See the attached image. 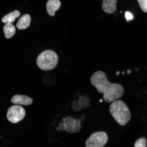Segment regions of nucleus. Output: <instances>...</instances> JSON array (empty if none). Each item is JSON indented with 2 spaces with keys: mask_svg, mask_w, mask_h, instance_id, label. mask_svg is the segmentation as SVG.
I'll list each match as a JSON object with an SVG mask.
<instances>
[{
  "mask_svg": "<svg viewBox=\"0 0 147 147\" xmlns=\"http://www.w3.org/2000/svg\"><path fill=\"white\" fill-rule=\"evenodd\" d=\"M146 140L144 138L138 139L136 141L134 147H146Z\"/></svg>",
  "mask_w": 147,
  "mask_h": 147,
  "instance_id": "nucleus-14",
  "label": "nucleus"
},
{
  "mask_svg": "<svg viewBox=\"0 0 147 147\" xmlns=\"http://www.w3.org/2000/svg\"><path fill=\"white\" fill-rule=\"evenodd\" d=\"M100 102H102V100H100Z\"/></svg>",
  "mask_w": 147,
  "mask_h": 147,
  "instance_id": "nucleus-23",
  "label": "nucleus"
},
{
  "mask_svg": "<svg viewBox=\"0 0 147 147\" xmlns=\"http://www.w3.org/2000/svg\"><path fill=\"white\" fill-rule=\"evenodd\" d=\"M63 119L65 126V130L67 133H75L80 131L81 125L80 119L68 117L63 118Z\"/></svg>",
  "mask_w": 147,
  "mask_h": 147,
  "instance_id": "nucleus-6",
  "label": "nucleus"
},
{
  "mask_svg": "<svg viewBox=\"0 0 147 147\" xmlns=\"http://www.w3.org/2000/svg\"><path fill=\"white\" fill-rule=\"evenodd\" d=\"M78 101L82 108H87L90 105L89 99L86 96L80 97Z\"/></svg>",
  "mask_w": 147,
  "mask_h": 147,
  "instance_id": "nucleus-13",
  "label": "nucleus"
},
{
  "mask_svg": "<svg viewBox=\"0 0 147 147\" xmlns=\"http://www.w3.org/2000/svg\"><path fill=\"white\" fill-rule=\"evenodd\" d=\"M131 71L130 70V69L128 70L127 71V73L128 74H129L130 73H131Z\"/></svg>",
  "mask_w": 147,
  "mask_h": 147,
  "instance_id": "nucleus-20",
  "label": "nucleus"
},
{
  "mask_svg": "<svg viewBox=\"0 0 147 147\" xmlns=\"http://www.w3.org/2000/svg\"><path fill=\"white\" fill-rule=\"evenodd\" d=\"M20 15V12L18 11H14L4 16L2 19V21L4 23H11L13 22L16 18L19 17Z\"/></svg>",
  "mask_w": 147,
  "mask_h": 147,
  "instance_id": "nucleus-11",
  "label": "nucleus"
},
{
  "mask_svg": "<svg viewBox=\"0 0 147 147\" xmlns=\"http://www.w3.org/2000/svg\"><path fill=\"white\" fill-rule=\"evenodd\" d=\"M85 116L84 115H83L82 116L81 118V120L82 121H84L85 120Z\"/></svg>",
  "mask_w": 147,
  "mask_h": 147,
  "instance_id": "nucleus-19",
  "label": "nucleus"
},
{
  "mask_svg": "<svg viewBox=\"0 0 147 147\" xmlns=\"http://www.w3.org/2000/svg\"><path fill=\"white\" fill-rule=\"evenodd\" d=\"M125 17L127 20V21H129V20L133 19V14L130 13V12H126L125 13Z\"/></svg>",
  "mask_w": 147,
  "mask_h": 147,
  "instance_id": "nucleus-18",
  "label": "nucleus"
},
{
  "mask_svg": "<svg viewBox=\"0 0 147 147\" xmlns=\"http://www.w3.org/2000/svg\"><path fill=\"white\" fill-rule=\"evenodd\" d=\"M58 57L51 50L43 51L38 56L36 63L38 67L43 70H50L55 68L57 64Z\"/></svg>",
  "mask_w": 147,
  "mask_h": 147,
  "instance_id": "nucleus-3",
  "label": "nucleus"
},
{
  "mask_svg": "<svg viewBox=\"0 0 147 147\" xmlns=\"http://www.w3.org/2000/svg\"><path fill=\"white\" fill-rule=\"evenodd\" d=\"M11 102L14 104L27 106L32 104L33 100L30 97L25 95H17L12 97Z\"/></svg>",
  "mask_w": 147,
  "mask_h": 147,
  "instance_id": "nucleus-7",
  "label": "nucleus"
},
{
  "mask_svg": "<svg viewBox=\"0 0 147 147\" xmlns=\"http://www.w3.org/2000/svg\"><path fill=\"white\" fill-rule=\"evenodd\" d=\"M110 111L115 121L124 126L131 119V113L126 104L121 100H116L112 103L110 107Z\"/></svg>",
  "mask_w": 147,
  "mask_h": 147,
  "instance_id": "nucleus-2",
  "label": "nucleus"
},
{
  "mask_svg": "<svg viewBox=\"0 0 147 147\" xmlns=\"http://www.w3.org/2000/svg\"><path fill=\"white\" fill-rule=\"evenodd\" d=\"M73 109L75 111H80L82 109L81 106L79 102V101L76 100L73 102L71 105Z\"/></svg>",
  "mask_w": 147,
  "mask_h": 147,
  "instance_id": "nucleus-16",
  "label": "nucleus"
},
{
  "mask_svg": "<svg viewBox=\"0 0 147 147\" xmlns=\"http://www.w3.org/2000/svg\"><path fill=\"white\" fill-rule=\"evenodd\" d=\"M61 5L59 0H49L47 4L48 13L51 16H54L55 12L59 9Z\"/></svg>",
  "mask_w": 147,
  "mask_h": 147,
  "instance_id": "nucleus-9",
  "label": "nucleus"
},
{
  "mask_svg": "<svg viewBox=\"0 0 147 147\" xmlns=\"http://www.w3.org/2000/svg\"><path fill=\"white\" fill-rule=\"evenodd\" d=\"M119 74H120V72H119V71H117L116 73V75H118Z\"/></svg>",
  "mask_w": 147,
  "mask_h": 147,
  "instance_id": "nucleus-21",
  "label": "nucleus"
},
{
  "mask_svg": "<svg viewBox=\"0 0 147 147\" xmlns=\"http://www.w3.org/2000/svg\"><path fill=\"white\" fill-rule=\"evenodd\" d=\"M5 37L10 38L13 36L16 33V28L11 23H7L3 27Z\"/></svg>",
  "mask_w": 147,
  "mask_h": 147,
  "instance_id": "nucleus-12",
  "label": "nucleus"
},
{
  "mask_svg": "<svg viewBox=\"0 0 147 147\" xmlns=\"http://www.w3.org/2000/svg\"><path fill=\"white\" fill-rule=\"evenodd\" d=\"M31 18L28 14L24 15L18 20L16 26L20 30H22L28 28L30 26Z\"/></svg>",
  "mask_w": 147,
  "mask_h": 147,
  "instance_id": "nucleus-10",
  "label": "nucleus"
},
{
  "mask_svg": "<svg viewBox=\"0 0 147 147\" xmlns=\"http://www.w3.org/2000/svg\"><path fill=\"white\" fill-rule=\"evenodd\" d=\"M141 8L145 12L147 13V0H137Z\"/></svg>",
  "mask_w": 147,
  "mask_h": 147,
  "instance_id": "nucleus-15",
  "label": "nucleus"
},
{
  "mask_svg": "<svg viewBox=\"0 0 147 147\" xmlns=\"http://www.w3.org/2000/svg\"><path fill=\"white\" fill-rule=\"evenodd\" d=\"M122 74L124 75L125 74V72H124V71H123V72H122Z\"/></svg>",
  "mask_w": 147,
  "mask_h": 147,
  "instance_id": "nucleus-22",
  "label": "nucleus"
},
{
  "mask_svg": "<svg viewBox=\"0 0 147 147\" xmlns=\"http://www.w3.org/2000/svg\"><path fill=\"white\" fill-rule=\"evenodd\" d=\"M117 0H103V10L107 13H113L116 10Z\"/></svg>",
  "mask_w": 147,
  "mask_h": 147,
  "instance_id": "nucleus-8",
  "label": "nucleus"
},
{
  "mask_svg": "<svg viewBox=\"0 0 147 147\" xmlns=\"http://www.w3.org/2000/svg\"><path fill=\"white\" fill-rule=\"evenodd\" d=\"M56 130H65V126L64 123H60L58 127H57L56 129Z\"/></svg>",
  "mask_w": 147,
  "mask_h": 147,
  "instance_id": "nucleus-17",
  "label": "nucleus"
},
{
  "mask_svg": "<svg viewBox=\"0 0 147 147\" xmlns=\"http://www.w3.org/2000/svg\"><path fill=\"white\" fill-rule=\"evenodd\" d=\"M25 115V110L22 107L14 105L9 108L7 117L10 122L13 123H16L22 120Z\"/></svg>",
  "mask_w": 147,
  "mask_h": 147,
  "instance_id": "nucleus-5",
  "label": "nucleus"
},
{
  "mask_svg": "<svg viewBox=\"0 0 147 147\" xmlns=\"http://www.w3.org/2000/svg\"><path fill=\"white\" fill-rule=\"evenodd\" d=\"M107 134L103 131L97 132L91 135L86 142V147H103L107 142Z\"/></svg>",
  "mask_w": 147,
  "mask_h": 147,
  "instance_id": "nucleus-4",
  "label": "nucleus"
},
{
  "mask_svg": "<svg viewBox=\"0 0 147 147\" xmlns=\"http://www.w3.org/2000/svg\"><path fill=\"white\" fill-rule=\"evenodd\" d=\"M91 82L99 93H103L104 99L106 102H114L123 94V86L119 84L110 83L105 73L102 71H97L94 73Z\"/></svg>",
  "mask_w": 147,
  "mask_h": 147,
  "instance_id": "nucleus-1",
  "label": "nucleus"
}]
</instances>
